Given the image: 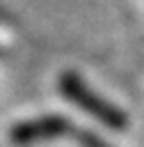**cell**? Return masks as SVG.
I'll return each mask as SVG.
<instances>
[{
  "mask_svg": "<svg viewBox=\"0 0 144 147\" xmlns=\"http://www.w3.org/2000/svg\"><path fill=\"white\" fill-rule=\"evenodd\" d=\"M57 90L59 94L73 103L75 108H80L82 113H87L89 117H94L96 122H101L105 129L112 131H123L128 129V115L123 108H119L117 103L107 101L103 94L94 92L85 78L75 71H62L57 76Z\"/></svg>",
  "mask_w": 144,
  "mask_h": 147,
  "instance_id": "1",
  "label": "cell"
},
{
  "mask_svg": "<svg viewBox=\"0 0 144 147\" xmlns=\"http://www.w3.org/2000/svg\"><path fill=\"white\" fill-rule=\"evenodd\" d=\"M75 124L59 113H46L30 119H21L9 129V142L16 147H27L34 142H48L57 138H71Z\"/></svg>",
  "mask_w": 144,
  "mask_h": 147,
  "instance_id": "2",
  "label": "cell"
},
{
  "mask_svg": "<svg viewBox=\"0 0 144 147\" xmlns=\"http://www.w3.org/2000/svg\"><path fill=\"white\" fill-rule=\"evenodd\" d=\"M71 138H73V142L78 147H114L112 142H107L103 136H98L96 131H91L87 126H75Z\"/></svg>",
  "mask_w": 144,
  "mask_h": 147,
  "instance_id": "3",
  "label": "cell"
}]
</instances>
